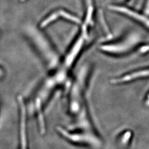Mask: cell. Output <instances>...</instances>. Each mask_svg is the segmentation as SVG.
Listing matches in <instances>:
<instances>
[{
  "label": "cell",
  "instance_id": "cell-1",
  "mask_svg": "<svg viewBox=\"0 0 149 149\" xmlns=\"http://www.w3.org/2000/svg\"><path fill=\"white\" fill-rule=\"evenodd\" d=\"M57 131L61 137L72 144L85 146L93 149H101L103 142L96 131L71 130L59 127Z\"/></svg>",
  "mask_w": 149,
  "mask_h": 149
},
{
  "label": "cell",
  "instance_id": "cell-2",
  "mask_svg": "<svg viewBox=\"0 0 149 149\" xmlns=\"http://www.w3.org/2000/svg\"><path fill=\"white\" fill-rule=\"evenodd\" d=\"M20 107V122L19 128V149H29L26 124V109L21 96H18Z\"/></svg>",
  "mask_w": 149,
  "mask_h": 149
},
{
  "label": "cell",
  "instance_id": "cell-3",
  "mask_svg": "<svg viewBox=\"0 0 149 149\" xmlns=\"http://www.w3.org/2000/svg\"><path fill=\"white\" fill-rule=\"evenodd\" d=\"M109 8L113 11H117L120 13H124L128 16H130L134 19H136L137 21L141 22L144 25L149 28V19L147 17L144 16H142L140 14L134 12V11L130 10L127 8L120 7V6H109Z\"/></svg>",
  "mask_w": 149,
  "mask_h": 149
},
{
  "label": "cell",
  "instance_id": "cell-4",
  "mask_svg": "<svg viewBox=\"0 0 149 149\" xmlns=\"http://www.w3.org/2000/svg\"><path fill=\"white\" fill-rule=\"evenodd\" d=\"M149 76V69L145 70L136 72L134 73H132L130 74L125 75L121 78L115 79V80H113V82L116 83V84L122 83V82H127V81H129L130 80H133L134 79H136L142 77H145V76Z\"/></svg>",
  "mask_w": 149,
  "mask_h": 149
},
{
  "label": "cell",
  "instance_id": "cell-5",
  "mask_svg": "<svg viewBox=\"0 0 149 149\" xmlns=\"http://www.w3.org/2000/svg\"><path fill=\"white\" fill-rule=\"evenodd\" d=\"M86 3L88 6V10L87 13L88 15H92L93 12V7L92 5V0H86Z\"/></svg>",
  "mask_w": 149,
  "mask_h": 149
},
{
  "label": "cell",
  "instance_id": "cell-6",
  "mask_svg": "<svg viewBox=\"0 0 149 149\" xmlns=\"http://www.w3.org/2000/svg\"><path fill=\"white\" fill-rule=\"evenodd\" d=\"M3 75V71L2 70L0 69V77H2Z\"/></svg>",
  "mask_w": 149,
  "mask_h": 149
},
{
  "label": "cell",
  "instance_id": "cell-7",
  "mask_svg": "<svg viewBox=\"0 0 149 149\" xmlns=\"http://www.w3.org/2000/svg\"><path fill=\"white\" fill-rule=\"evenodd\" d=\"M147 103L149 104V96L148 97V101H147Z\"/></svg>",
  "mask_w": 149,
  "mask_h": 149
},
{
  "label": "cell",
  "instance_id": "cell-8",
  "mask_svg": "<svg viewBox=\"0 0 149 149\" xmlns=\"http://www.w3.org/2000/svg\"><path fill=\"white\" fill-rule=\"evenodd\" d=\"M21 1H24V0H21Z\"/></svg>",
  "mask_w": 149,
  "mask_h": 149
}]
</instances>
